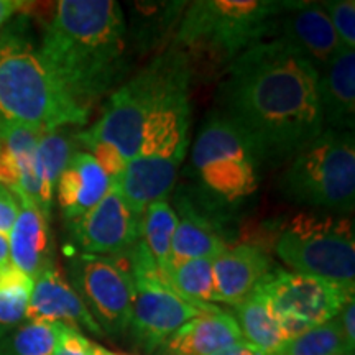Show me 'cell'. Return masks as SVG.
<instances>
[{"mask_svg":"<svg viewBox=\"0 0 355 355\" xmlns=\"http://www.w3.org/2000/svg\"><path fill=\"white\" fill-rule=\"evenodd\" d=\"M191 76L189 56L176 44L166 46L110 92L94 125L78 132L79 145H110L128 163L144 150L189 135Z\"/></svg>","mask_w":355,"mask_h":355,"instance_id":"obj_3","label":"cell"},{"mask_svg":"<svg viewBox=\"0 0 355 355\" xmlns=\"http://www.w3.org/2000/svg\"><path fill=\"white\" fill-rule=\"evenodd\" d=\"M337 321L340 324L344 339L347 343V347L354 354L355 350V303L354 298H350L347 303L343 306V309L337 314Z\"/></svg>","mask_w":355,"mask_h":355,"instance_id":"obj_33","label":"cell"},{"mask_svg":"<svg viewBox=\"0 0 355 355\" xmlns=\"http://www.w3.org/2000/svg\"><path fill=\"white\" fill-rule=\"evenodd\" d=\"M25 319L35 322L63 324L81 334L89 332L99 337L104 336L81 296L56 266L44 270L35 279Z\"/></svg>","mask_w":355,"mask_h":355,"instance_id":"obj_16","label":"cell"},{"mask_svg":"<svg viewBox=\"0 0 355 355\" xmlns=\"http://www.w3.org/2000/svg\"><path fill=\"white\" fill-rule=\"evenodd\" d=\"M279 191L298 206L349 216L355 206L354 132L324 128L290 159Z\"/></svg>","mask_w":355,"mask_h":355,"instance_id":"obj_6","label":"cell"},{"mask_svg":"<svg viewBox=\"0 0 355 355\" xmlns=\"http://www.w3.org/2000/svg\"><path fill=\"white\" fill-rule=\"evenodd\" d=\"M318 94L324 127L334 132L355 130V51L340 50L318 71Z\"/></svg>","mask_w":355,"mask_h":355,"instance_id":"obj_20","label":"cell"},{"mask_svg":"<svg viewBox=\"0 0 355 355\" xmlns=\"http://www.w3.org/2000/svg\"><path fill=\"white\" fill-rule=\"evenodd\" d=\"M188 150L189 135L144 150L127 163L112 184L137 216H141L150 204L168 201Z\"/></svg>","mask_w":355,"mask_h":355,"instance_id":"obj_12","label":"cell"},{"mask_svg":"<svg viewBox=\"0 0 355 355\" xmlns=\"http://www.w3.org/2000/svg\"><path fill=\"white\" fill-rule=\"evenodd\" d=\"M78 132L74 133L71 127H63L44 133L35 150V171H37L40 183V204L48 219H50L58 180L73 155L78 152Z\"/></svg>","mask_w":355,"mask_h":355,"instance_id":"obj_22","label":"cell"},{"mask_svg":"<svg viewBox=\"0 0 355 355\" xmlns=\"http://www.w3.org/2000/svg\"><path fill=\"white\" fill-rule=\"evenodd\" d=\"M110 188L112 180L96 158L87 152H76L61 173L55 194L66 220L71 222L97 206Z\"/></svg>","mask_w":355,"mask_h":355,"instance_id":"obj_19","label":"cell"},{"mask_svg":"<svg viewBox=\"0 0 355 355\" xmlns=\"http://www.w3.org/2000/svg\"><path fill=\"white\" fill-rule=\"evenodd\" d=\"M188 2H152L137 3V15L132 17V37L137 48L150 51L153 44L166 37L173 25H180Z\"/></svg>","mask_w":355,"mask_h":355,"instance_id":"obj_27","label":"cell"},{"mask_svg":"<svg viewBox=\"0 0 355 355\" xmlns=\"http://www.w3.org/2000/svg\"><path fill=\"white\" fill-rule=\"evenodd\" d=\"M260 168L245 135L220 110L212 112L191 150L199 199L219 211L245 201L259 189Z\"/></svg>","mask_w":355,"mask_h":355,"instance_id":"obj_7","label":"cell"},{"mask_svg":"<svg viewBox=\"0 0 355 355\" xmlns=\"http://www.w3.org/2000/svg\"><path fill=\"white\" fill-rule=\"evenodd\" d=\"M277 355H354L345 343L337 316L288 340Z\"/></svg>","mask_w":355,"mask_h":355,"instance_id":"obj_28","label":"cell"},{"mask_svg":"<svg viewBox=\"0 0 355 355\" xmlns=\"http://www.w3.org/2000/svg\"><path fill=\"white\" fill-rule=\"evenodd\" d=\"M123 254L130 265L135 285L128 332L145 352L162 349L181 326L217 308L214 304L191 303L173 291L162 278L153 257L141 241Z\"/></svg>","mask_w":355,"mask_h":355,"instance_id":"obj_9","label":"cell"},{"mask_svg":"<svg viewBox=\"0 0 355 355\" xmlns=\"http://www.w3.org/2000/svg\"><path fill=\"white\" fill-rule=\"evenodd\" d=\"M55 355H91V340L79 331L63 326Z\"/></svg>","mask_w":355,"mask_h":355,"instance_id":"obj_31","label":"cell"},{"mask_svg":"<svg viewBox=\"0 0 355 355\" xmlns=\"http://www.w3.org/2000/svg\"><path fill=\"white\" fill-rule=\"evenodd\" d=\"M91 355H127V354H115L112 350L102 347V345L92 343L91 340Z\"/></svg>","mask_w":355,"mask_h":355,"instance_id":"obj_37","label":"cell"},{"mask_svg":"<svg viewBox=\"0 0 355 355\" xmlns=\"http://www.w3.org/2000/svg\"><path fill=\"white\" fill-rule=\"evenodd\" d=\"M176 224V212L168 201L150 204L140 216V241L153 257L158 270L171 260Z\"/></svg>","mask_w":355,"mask_h":355,"instance_id":"obj_26","label":"cell"},{"mask_svg":"<svg viewBox=\"0 0 355 355\" xmlns=\"http://www.w3.org/2000/svg\"><path fill=\"white\" fill-rule=\"evenodd\" d=\"M30 6L32 3L24 2V0H0V28L7 25L15 15L28 10Z\"/></svg>","mask_w":355,"mask_h":355,"instance_id":"obj_34","label":"cell"},{"mask_svg":"<svg viewBox=\"0 0 355 355\" xmlns=\"http://www.w3.org/2000/svg\"><path fill=\"white\" fill-rule=\"evenodd\" d=\"M69 229L81 254L115 257L140 241V216L127 206L112 184L97 206L69 222Z\"/></svg>","mask_w":355,"mask_h":355,"instance_id":"obj_13","label":"cell"},{"mask_svg":"<svg viewBox=\"0 0 355 355\" xmlns=\"http://www.w3.org/2000/svg\"><path fill=\"white\" fill-rule=\"evenodd\" d=\"M259 288L268 300L286 340L334 319L354 293L313 275L272 270Z\"/></svg>","mask_w":355,"mask_h":355,"instance_id":"obj_11","label":"cell"},{"mask_svg":"<svg viewBox=\"0 0 355 355\" xmlns=\"http://www.w3.org/2000/svg\"><path fill=\"white\" fill-rule=\"evenodd\" d=\"M272 260L254 243L229 245L212 259L216 301L237 306L272 272Z\"/></svg>","mask_w":355,"mask_h":355,"instance_id":"obj_17","label":"cell"},{"mask_svg":"<svg viewBox=\"0 0 355 355\" xmlns=\"http://www.w3.org/2000/svg\"><path fill=\"white\" fill-rule=\"evenodd\" d=\"M212 355H265V354L260 352V350L254 347L252 344H248V343H245V340H243V343L230 345V347L222 349L220 352L212 354Z\"/></svg>","mask_w":355,"mask_h":355,"instance_id":"obj_35","label":"cell"},{"mask_svg":"<svg viewBox=\"0 0 355 355\" xmlns=\"http://www.w3.org/2000/svg\"><path fill=\"white\" fill-rule=\"evenodd\" d=\"M15 194L19 201V214L13 222L8 242H10V263L20 272L37 279L44 270L55 266L53 242L46 216L38 204L21 193Z\"/></svg>","mask_w":355,"mask_h":355,"instance_id":"obj_18","label":"cell"},{"mask_svg":"<svg viewBox=\"0 0 355 355\" xmlns=\"http://www.w3.org/2000/svg\"><path fill=\"white\" fill-rule=\"evenodd\" d=\"M128 48L125 15L115 0H61L40 42L48 69L89 114L122 86Z\"/></svg>","mask_w":355,"mask_h":355,"instance_id":"obj_2","label":"cell"},{"mask_svg":"<svg viewBox=\"0 0 355 355\" xmlns=\"http://www.w3.org/2000/svg\"><path fill=\"white\" fill-rule=\"evenodd\" d=\"M239 343L243 336L235 318L216 308L181 326L162 349L165 355H212Z\"/></svg>","mask_w":355,"mask_h":355,"instance_id":"obj_21","label":"cell"},{"mask_svg":"<svg viewBox=\"0 0 355 355\" xmlns=\"http://www.w3.org/2000/svg\"><path fill=\"white\" fill-rule=\"evenodd\" d=\"M318 69L279 38L242 51L224 69L220 112L252 145L261 166H279L324 132Z\"/></svg>","mask_w":355,"mask_h":355,"instance_id":"obj_1","label":"cell"},{"mask_svg":"<svg viewBox=\"0 0 355 355\" xmlns=\"http://www.w3.org/2000/svg\"><path fill=\"white\" fill-rule=\"evenodd\" d=\"M63 324L21 321L0 326V355H55Z\"/></svg>","mask_w":355,"mask_h":355,"instance_id":"obj_25","label":"cell"},{"mask_svg":"<svg viewBox=\"0 0 355 355\" xmlns=\"http://www.w3.org/2000/svg\"><path fill=\"white\" fill-rule=\"evenodd\" d=\"M272 38H279L300 51L318 71L339 55L340 48L322 3L286 0L277 17Z\"/></svg>","mask_w":355,"mask_h":355,"instance_id":"obj_14","label":"cell"},{"mask_svg":"<svg viewBox=\"0 0 355 355\" xmlns=\"http://www.w3.org/2000/svg\"><path fill=\"white\" fill-rule=\"evenodd\" d=\"M340 48L355 51V2L354 0H331L322 2Z\"/></svg>","mask_w":355,"mask_h":355,"instance_id":"obj_30","label":"cell"},{"mask_svg":"<svg viewBox=\"0 0 355 355\" xmlns=\"http://www.w3.org/2000/svg\"><path fill=\"white\" fill-rule=\"evenodd\" d=\"M17 214H19V201H17L15 194L3 184H0V234H10Z\"/></svg>","mask_w":355,"mask_h":355,"instance_id":"obj_32","label":"cell"},{"mask_svg":"<svg viewBox=\"0 0 355 355\" xmlns=\"http://www.w3.org/2000/svg\"><path fill=\"white\" fill-rule=\"evenodd\" d=\"M235 308L237 321L243 340L252 344L265 355H277L288 340L275 318L268 300L259 286Z\"/></svg>","mask_w":355,"mask_h":355,"instance_id":"obj_23","label":"cell"},{"mask_svg":"<svg viewBox=\"0 0 355 355\" xmlns=\"http://www.w3.org/2000/svg\"><path fill=\"white\" fill-rule=\"evenodd\" d=\"M173 209L178 224L171 243V260L214 259L229 247L219 209L194 198L189 191L178 194Z\"/></svg>","mask_w":355,"mask_h":355,"instance_id":"obj_15","label":"cell"},{"mask_svg":"<svg viewBox=\"0 0 355 355\" xmlns=\"http://www.w3.org/2000/svg\"><path fill=\"white\" fill-rule=\"evenodd\" d=\"M74 290L104 336L127 334L132 321L135 285L125 254L115 257L79 254L71 259Z\"/></svg>","mask_w":355,"mask_h":355,"instance_id":"obj_10","label":"cell"},{"mask_svg":"<svg viewBox=\"0 0 355 355\" xmlns=\"http://www.w3.org/2000/svg\"><path fill=\"white\" fill-rule=\"evenodd\" d=\"M89 117L48 69L26 12L13 17L0 28V121L48 133Z\"/></svg>","mask_w":355,"mask_h":355,"instance_id":"obj_4","label":"cell"},{"mask_svg":"<svg viewBox=\"0 0 355 355\" xmlns=\"http://www.w3.org/2000/svg\"><path fill=\"white\" fill-rule=\"evenodd\" d=\"M10 242L8 235L0 234V272L10 266Z\"/></svg>","mask_w":355,"mask_h":355,"instance_id":"obj_36","label":"cell"},{"mask_svg":"<svg viewBox=\"0 0 355 355\" xmlns=\"http://www.w3.org/2000/svg\"><path fill=\"white\" fill-rule=\"evenodd\" d=\"M275 252L296 273L313 275L354 293L355 237L350 217L301 212L279 230Z\"/></svg>","mask_w":355,"mask_h":355,"instance_id":"obj_8","label":"cell"},{"mask_svg":"<svg viewBox=\"0 0 355 355\" xmlns=\"http://www.w3.org/2000/svg\"><path fill=\"white\" fill-rule=\"evenodd\" d=\"M159 275L173 291L191 303L212 304L216 301L212 259L170 260L159 268Z\"/></svg>","mask_w":355,"mask_h":355,"instance_id":"obj_24","label":"cell"},{"mask_svg":"<svg viewBox=\"0 0 355 355\" xmlns=\"http://www.w3.org/2000/svg\"><path fill=\"white\" fill-rule=\"evenodd\" d=\"M35 279L10 265L0 272V326L25 321Z\"/></svg>","mask_w":355,"mask_h":355,"instance_id":"obj_29","label":"cell"},{"mask_svg":"<svg viewBox=\"0 0 355 355\" xmlns=\"http://www.w3.org/2000/svg\"><path fill=\"white\" fill-rule=\"evenodd\" d=\"M286 0H196L186 6L175 43L189 60L224 69L261 40L272 38Z\"/></svg>","mask_w":355,"mask_h":355,"instance_id":"obj_5","label":"cell"}]
</instances>
